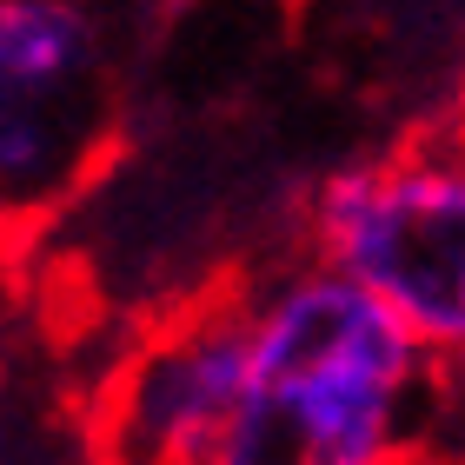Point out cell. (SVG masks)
Listing matches in <instances>:
<instances>
[{
  "label": "cell",
  "mask_w": 465,
  "mask_h": 465,
  "mask_svg": "<svg viewBox=\"0 0 465 465\" xmlns=\"http://www.w3.org/2000/svg\"><path fill=\"white\" fill-rule=\"evenodd\" d=\"M252 372L206 465H392L419 452L439 359L406 320L312 252L246 292Z\"/></svg>",
  "instance_id": "6da1fadb"
},
{
  "label": "cell",
  "mask_w": 465,
  "mask_h": 465,
  "mask_svg": "<svg viewBox=\"0 0 465 465\" xmlns=\"http://www.w3.org/2000/svg\"><path fill=\"white\" fill-rule=\"evenodd\" d=\"M120 0H0V246L40 232L120 140Z\"/></svg>",
  "instance_id": "7a4b0ae2"
},
{
  "label": "cell",
  "mask_w": 465,
  "mask_h": 465,
  "mask_svg": "<svg viewBox=\"0 0 465 465\" xmlns=\"http://www.w3.org/2000/svg\"><path fill=\"white\" fill-rule=\"evenodd\" d=\"M306 240L372 286L446 372H465V153L446 126L312 186Z\"/></svg>",
  "instance_id": "3957f363"
},
{
  "label": "cell",
  "mask_w": 465,
  "mask_h": 465,
  "mask_svg": "<svg viewBox=\"0 0 465 465\" xmlns=\"http://www.w3.org/2000/svg\"><path fill=\"white\" fill-rule=\"evenodd\" d=\"M252 372L246 292L206 300L166 320L107 392V465H206Z\"/></svg>",
  "instance_id": "277c9868"
},
{
  "label": "cell",
  "mask_w": 465,
  "mask_h": 465,
  "mask_svg": "<svg viewBox=\"0 0 465 465\" xmlns=\"http://www.w3.org/2000/svg\"><path fill=\"white\" fill-rule=\"evenodd\" d=\"M392 465H432V459L426 452H406V459H392Z\"/></svg>",
  "instance_id": "5b68a950"
}]
</instances>
